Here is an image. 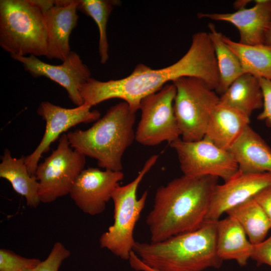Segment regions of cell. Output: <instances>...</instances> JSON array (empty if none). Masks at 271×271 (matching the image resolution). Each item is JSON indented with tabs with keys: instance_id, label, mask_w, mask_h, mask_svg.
<instances>
[{
	"instance_id": "1",
	"label": "cell",
	"mask_w": 271,
	"mask_h": 271,
	"mask_svg": "<svg viewBox=\"0 0 271 271\" xmlns=\"http://www.w3.org/2000/svg\"><path fill=\"white\" fill-rule=\"evenodd\" d=\"M184 77L199 78L213 89L217 88L219 72L208 33L194 34L187 52L171 65L154 69L140 63L129 75L121 79L101 81L91 77L82 86L80 94L84 102L92 106L110 99H122L136 113L144 98L168 82Z\"/></svg>"
},
{
	"instance_id": "2",
	"label": "cell",
	"mask_w": 271,
	"mask_h": 271,
	"mask_svg": "<svg viewBox=\"0 0 271 271\" xmlns=\"http://www.w3.org/2000/svg\"><path fill=\"white\" fill-rule=\"evenodd\" d=\"M218 179L212 176L183 175L159 187L146 220L151 242L164 241L200 228Z\"/></svg>"
},
{
	"instance_id": "3",
	"label": "cell",
	"mask_w": 271,
	"mask_h": 271,
	"mask_svg": "<svg viewBox=\"0 0 271 271\" xmlns=\"http://www.w3.org/2000/svg\"><path fill=\"white\" fill-rule=\"evenodd\" d=\"M216 222L158 242L136 241L132 251L148 266L159 271H203L219 268Z\"/></svg>"
},
{
	"instance_id": "4",
	"label": "cell",
	"mask_w": 271,
	"mask_h": 271,
	"mask_svg": "<svg viewBox=\"0 0 271 271\" xmlns=\"http://www.w3.org/2000/svg\"><path fill=\"white\" fill-rule=\"evenodd\" d=\"M136 112L122 101L111 106L89 128L67 136L71 147L95 159L105 170L122 171L123 155L135 140Z\"/></svg>"
},
{
	"instance_id": "5",
	"label": "cell",
	"mask_w": 271,
	"mask_h": 271,
	"mask_svg": "<svg viewBox=\"0 0 271 271\" xmlns=\"http://www.w3.org/2000/svg\"><path fill=\"white\" fill-rule=\"evenodd\" d=\"M48 33L38 0L0 1V46L11 55L46 56Z\"/></svg>"
},
{
	"instance_id": "6",
	"label": "cell",
	"mask_w": 271,
	"mask_h": 271,
	"mask_svg": "<svg viewBox=\"0 0 271 271\" xmlns=\"http://www.w3.org/2000/svg\"><path fill=\"white\" fill-rule=\"evenodd\" d=\"M157 155L150 157L136 177L129 183L118 185L113 191L111 200L114 205V221L99 238L100 246L123 260H128L136 241L135 226L144 209L148 195L146 191L137 198L138 187L145 176L156 163Z\"/></svg>"
},
{
	"instance_id": "7",
	"label": "cell",
	"mask_w": 271,
	"mask_h": 271,
	"mask_svg": "<svg viewBox=\"0 0 271 271\" xmlns=\"http://www.w3.org/2000/svg\"><path fill=\"white\" fill-rule=\"evenodd\" d=\"M176 88L174 109L181 139H203L211 112L219 102L215 90L202 80L184 77L173 82Z\"/></svg>"
},
{
	"instance_id": "8",
	"label": "cell",
	"mask_w": 271,
	"mask_h": 271,
	"mask_svg": "<svg viewBox=\"0 0 271 271\" xmlns=\"http://www.w3.org/2000/svg\"><path fill=\"white\" fill-rule=\"evenodd\" d=\"M85 162V156L73 149L67 134H62L57 148L38 164L36 171L41 202L51 203L69 194Z\"/></svg>"
},
{
	"instance_id": "9",
	"label": "cell",
	"mask_w": 271,
	"mask_h": 271,
	"mask_svg": "<svg viewBox=\"0 0 271 271\" xmlns=\"http://www.w3.org/2000/svg\"><path fill=\"white\" fill-rule=\"evenodd\" d=\"M176 88L168 83L157 92L144 98L140 104L141 116L135 131V140L146 146L169 144L180 138L174 109Z\"/></svg>"
},
{
	"instance_id": "10",
	"label": "cell",
	"mask_w": 271,
	"mask_h": 271,
	"mask_svg": "<svg viewBox=\"0 0 271 271\" xmlns=\"http://www.w3.org/2000/svg\"><path fill=\"white\" fill-rule=\"evenodd\" d=\"M169 145L177 155L183 175L212 176L221 178L225 182L238 171V165L231 153L205 137L191 142L179 138Z\"/></svg>"
},
{
	"instance_id": "11",
	"label": "cell",
	"mask_w": 271,
	"mask_h": 271,
	"mask_svg": "<svg viewBox=\"0 0 271 271\" xmlns=\"http://www.w3.org/2000/svg\"><path fill=\"white\" fill-rule=\"evenodd\" d=\"M92 107L86 103L73 108L62 107L48 101L40 103L37 113L45 121V130L37 147L25 158V165L31 175L35 174L42 155L48 151L50 145L60 135L77 124L91 122L100 118L99 111L91 110Z\"/></svg>"
},
{
	"instance_id": "12",
	"label": "cell",
	"mask_w": 271,
	"mask_h": 271,
	"mask_svg": "<svg viewBox=\"0 0 271 271\" xmlns=\"http://www.w3.org/2000/svg\"><path fill=\"white\" fill-rule=\"evenodd\" d=\"M11 56L22 64L25 70L33 77H46L64 87L69 99L77 106L84 103L80 89L91 78V72L76 52L71 51L63 63L58 65L45 63L34 55Z\"/></svg>"
},
{
	"instance_id": "13",
	"label": "cell",
	"mask_w": 271,
	"mask_h": 271,
	"mask_svg": "<svg viewBox=\"0 0 271 271\" xmlns=\"http://www.w3.org/2000/svg\"><path fill=\"white\" fill-rule=\"evenodd\" d=\"M123 178L122 171L88 168L80 173L69 195L84 213L98 215L104 211L107 202L111 199L112 192Z\"/></svg>"
},
{
	"instance_id": "14",
	"label": "cell",
	"mask_w": 271,
	"mask_h": 271,
	"mask_svg": "<svg viewBox=\"0 0 271 271\" xmlns=\"http://www.w3.org/2000/svg\"><path fill=\"white\" fill-rule=\"evenodd\" d=\"M270 185V173L247 174L238 171L223 184L216 186L205 222L217 221L223 213L253 198Z\"/></svg>"
},
{
	"instance_id": "15",
	"label": "cell",
	"mask_w": 271,
	"mask_h": 271,
	"mask_svg": "<svg viewBox=\"0 0 271 271\" xmlns=\"http://www.w3.org/2000/svg\"><path fill=\"white\" fill-rule=\"evenodd\" d=\"M78 4V0H49L43 9L48 33V59L63 61L70 53L69 38L79 18Z\"/></svg>"
},
{
	"instance_id": "16",
	"label": "cell",
	"mask_w": 271,
	"mask_h": 271,
	"mask_svg": "<svg viewBox=\"0 0 271 271\" xmlns=\"http://www.w3.org/2000/svg\"><path fill=\"white\" fill-rule=\"evenodd\" d=\"M250 8L231 13H199V18L225 22L238 31L241 43L246 45L264 44L266 30L271 23V0H257Z\"/></svg>"
},
{
	"instance_id": "17",
	"label": "cell",
	"mask_w": 271,
	"mask_h": 271,
	"mask_svg": "<svg viewBox=\"0 0 271 271\" xmlns=\"http://www.w3.org/2000/svg\"><path fill=\"white\" fill-rule=\"evenodd\" d=\"M228 151L240 172L247 174L271 173V149L249 125Z\"/></svg>"
},
{
	"instance_id": "18",
	"label": "cell",
	"mask_w": 271,
	"mask_h": 271,
	"mask_svg": "<svg viewBox=\"0 0 271 271\" xmlns=\"http://www.w3.org/2000/svg\"><path fill=\"white\" fill-rule=\"evenodd\" d=\"M249 122V117L219 101L211 112L204 137L228 151Z\"/></svg>"
},
{
	"instance_id": "19",
	"label": "cell",
	"mask_w": 271,
	"mask_h": 271,
	"mask_svg": "<svg viewBox=\"0 0 271 271\" xmlns=\"http://www.w3.org/2000/svg\"><path fill=\"white\" fill-rule=\"evenodd\" d=\"M242 227L234 218L227 216L216 222V249L223 261L234 260L241 266L251 257L253 245L247 239Z\"/></svg>"
},
{
	"instance_id": "20",
	"label": "cell",
	"mask_w": 271,
	"mask_h": 271,
	"mask_svg": "<svg viewBox=\"0 0 271 271\" xmlns=\"http://www.w3.org/2000/svg\"><path fill=\"white\" fill-rule=\"evenodd\" d=\"M25 158L24 156L13 158L10 150L5 149L0 164V177L9 181L14 190L25 197L28 206L36 208L41 202L39 182L35 175L29 173Z\"/></svg>"
},
{
	"instance_id": "21",
	"label": "cell",
	"mask_w": 271,
	"mask_h": 271,
	"mask_svg": "<svg viewBox=\"0 0 271 271\" xmlns=\"http://www.w3.org/2000/svg\"><path fill=\"white\" fill-rule=\"evenodd\" d=\"M219 101L250 117L254 110L263 106L259 79L249 74H242L221 95Z\"/></svg>"
},
{
	"instance_id": "22",
	"label": "cell",
	"mask_w": 271,
	"mask_h": 271,
	"mask_svg": "<svg viewBox=\"0 0 271 271\" xmlns=\"http://www.w3.org/2000/svg\"><path fill=\"white\" fill-rule=\"evenodd\" d=\"M222 40L238 59L244 73L271 80V45H246L222 35Z\"/></svg>"
},
{
	"instance_id": "23",
	"label": "cell",
	"mask_w": 271,
	"mask_h": 271,
	"mask_svg": "<svg viewBox=\"0 0 271 271\" xmlns=\"http://www.w3.org/2000/svg\"><path fill=\"white\" fill-rule=\"evenodd\" d=\"M239 223L253 245L265 239L270 222L260 205L252 198L225 212Z\"/></svg>"
},
{
	"instance_id": "24",
	"label": "cell",
	"mask_w": 271,
	"mask_h": 271,
	"mask_svg": "<svg viewBox=\"0 0 271 271\" xmlns=\"http://www.w3.org/2000/svg\"><path fill=\"white\" fill-rule=\"evenodd\" d=\"M208 28L219 76V85L215 91L221 95L244 73L237 56L223 41L222 34L217 31L212 23L208 24Z\"/></svg>"
},
{
	"instance_id": "25",
	"label": "cell",
	"mask_w": 271,
	"mask_h": 271,
	"mask_svg": "<svg viewBox=\"0 0 271 271\" xmlns=\"http://www.w3.org/2000/svg\"><path fill=\"white\" fill-rule=\"evenodd\" d=\"M117 0H78L77 10L90 17L96 23L99 30L98 52L100 63L107 62L108 43L106 28L108 20L114 7L120 5Z\"/></svg>"
},
{
	"instance_id": "26",
	"label": "cell",
	"mask_w": 271,
	"mask_h": 271,
	"mask_svg": "<svg viewBox=\"0 0 271 271\" xmlns=\"http://www.w3.org/2000/svg\"><path fill=\"white\" fill-rule=\"evenodd\" d=\"M41 260L20 256L11 250L0 249V271H24L39 264Z\"/></svg>"
},
{
	"instance_id": "27",
	"label": "cell",
	"mask_w": 271,
	"mask_h": 271,
	"mask_svg": "<svg viewBox=\"0 0 271 271\" xmlns=\"http://www.w3.org/2000/svg\"><path fill=\"white\" fill-rule=\"evenodd\" d=\"M70 254V251L62 243L56 242L44 260L36 266L24 271H58L63 261Z\"/></svg>"
},
{
	"instance_id": "28",
	"label": "cell",
	"mask_w": 271,
	"mask_h": 271,
	"mask_svg": "<svg viewBox=\"0 0 271 271\" xmlns=\"http://www.w3.org/2000/svg\"><path fill=\"white\" fill-rule=\"evenodd\" d=\"M259 79L263 94V106L257 118L271 127V80Z\"/></svg>"
},
{
	"instance_id": "29",
	"label": "cell",
	"mask_w": 271,
	"mask_h": 271,
	"mask_svg": "<svg viewBox=\"0 0 271 271\" xmlns=\"http://www.w3.org/2000/svg\"><path fill=\"white\" fill-rule=\"evenodd\" d=\"M250 258L257 266L266 264L271 267V235L261 243L253 245Z\"/></svg>"
},
{
	"instance_id": "30",
	"label": "cell",
	"mask_w": 271,
	"mask_h": 271,
	"mask_svg": "<svg viewBox=\"0 0 271 271\" xmlns=\"http://www.w3.org/2000/svg\"><path fill=\"white\" fill-rule=\"evenodd\" d=\"M253 198L264 211L271 224V185L261 190Z\"/></svg>"
},
{
	"instance_id": "31",
	"label": "cell",
	"mask_w": 271,
	"mask_h": 271,
	"mask_svg": "<svg viewBox=\"0 0 271 271\" xmlns=\"http://www.w3.org/2000/svg\"><path fill=\"white\" fill-rule=\"evenodd\" d=\"M136 269L138 271H159L148 266L142 261H139L137 262Z\"/></svg>"
},
{
	"instance_id": "32",
	"label": "cell",
	"mask_w": 271,
	"mask_h": 271,
	"mask_svg": "<svg viewBox=\"0 0 271 271\" xmlns=\"http://www.w3.org/2000/svg\"><path fill=\"white\" fill-rule=\"evenodd\" d=\"M264 44L271 45V23L268 26L265 33Z\"/></svg>"
},
{
	"instance_id": "33",
	"label": "cell",
	"mask_w": 271,
	"mask_h": 271,
	"mask_svg": "<svg viewBox=\"0 0 271 271\" xmlns=\"http://www.w3.org/2000/svg\"><path fill=\"white\" fill-rule=\"evenodd\" d=\"M249 1H237L234 4V6L236 9L240 10L245 8V6L249 3Z\"/></svg>"
}]
</instances>
